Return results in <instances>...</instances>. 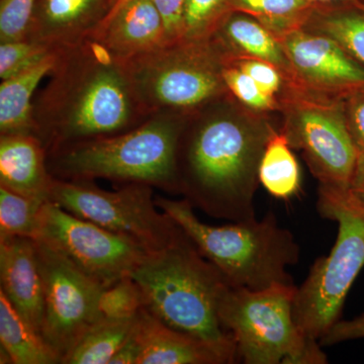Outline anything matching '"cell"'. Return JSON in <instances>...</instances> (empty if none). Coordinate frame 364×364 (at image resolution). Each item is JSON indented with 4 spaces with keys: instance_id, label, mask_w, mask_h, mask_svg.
<instances>
[{
    "instance_id": "3957f363",
    "label": "cell",
    "mask_w": 364,
    "mask_h": 364,
    "mask_svg": "<svg viewBox=\"0 0 364 364\" xmlns=\"http://www.w3.org/2000/svg\"><path fill=\"white\" fill-rule=\"evenodd\" d=\"M131 277L142 289L145 308L163 324L202 340L228 363L238 359L233 336L219 317L222 299L232 286L188 235L148 253Z\"/></svg>"
},
{
    "instance_id": "6da1fadb",
    "label": "cell",
    "mask_w": 364,
    "mask_h": 364,
    "mask_svg": "<svg viewBox=\"0 0 364 364\" xmlns=\"http://www.w3.org/2000/svg\"><path fill=\"white\" fill-rule=\"evenodd\" d=\"M273 130L231 95L189 116L177 145L178 195L210 217L255 219L258 169Z\"/></svg>"
},
{
    "instance_id": "484cf974",
    "label": "cell",
    "mask_w": 364,
    "mask_h": 364,
    "mask_svg": "<svg viewBox=\"0 0 364 364\" xmlns=\"http://www.w3.org/2000/svg\"><path fill=\"white\" fill-rule=\"evenodd\" d=\"M47 202L0 186V239L37 238L41 210Z\"/></svg>"
},
{
    "instance_id": "9a60e30c",
    "label": "cell",
    "mask_w": 364,
    "mask_h": 364,
    "mask_svg": "<svg viewBox=\"0 0 364 364\" xmlns=\"http://www.w3.org/2000/svg\"><path fill=\"white\" fill-rule=\"evenodd\" d=\"M0 291L41 334L44 320V286L33 239H0Z\"/></svg>"
},
{
    "instance_id": "ab89813d",
    "label": "cell",
    "mask_w": 364,
    "mask_h": 364,
    "mask_svg": "<svg viewBox=\"0 0 364 364\" xmlns=\"http://www.w3.org/2000/svg\"><path fill=\"white\" fill-rule=\"evenodd\" d=\"M353 2L359 7V9H361V11H364V0H355V1Z\"/></svg>"
},
{
    "instance_id": "cb8c5ba5",
    "label": "cell",
    "mask_w": 364,
    "mask_h": 364,
    "mask_svg": "<svg viewBox=\"0 0 364 364\" xmlns=\"http://www.w3.org/2000/svg\"><path fill=\"white\" fill-rule=\"evenodd\" d=\"M136 316L128 318H100L74 345L62 364L111 363L133 329Z\"/></svg>"
},
{
    "instance_id": "603a6c76",
    "label": "cell",
    "mask_w": 364,
    "mask_h": 364,
    "mask_svg": "<svg viewBox=\"0 0 364 364\" xmlns=\"http://www.w3.org/2000/svg\"><path fill=\"white\" fill-rule=\"evenodd\" d=\"M258 178L279 200H289L299 193L301 170L284 132L272 131L261 157Z\"/></svg>"
},
{
    "instance_id": "f35d334b",
    "label": "cell",
    "mask_w": 364,
    "mask_h": 364,
    "mask_svg": "<svg viewBox=\"0 0 364 364\" xmlns=\"http://www.w3.org/2000/svg\"><path fill=\"white\" fill-rule=\"evenodd\" d=\"M128 1H129V0H117L116 6L114 7V9H112V13L109 14V16H112V14H114V11H117V9H119V7L123 6L124 4H126V2H128ZM109 16H107V18H109Z\"/></svg>"
},
{
    "instance_id": "9c48e42d",
    "label": "cell",
    "mask_w": 364,
    "mask_h": 364,
    "mask_svg": "<svg viewBox=\"0 0 364 364\" xmlns=\"http://www.w3.org/2000/svg\"><path fill=\"white\" fill-rule=\"evenodd\" d=\"M153 189L148 184L126 183L109 191L98 188L93 181L54 178L50 202L138 242L151 253L169 247L186 236L183 229L157 207Z\"/></svg>"
},
{
    "instance_id": "7402d4cb",
    "label": "cell",
    "mask_w": 364,
    "mask_h": 364,
    "mask_svg": "<svg viewBox=\"0 0 364 364\" xmlns=\"http://www.w3.org/2000/svg\"><path fill=\"white\" fill-rule=\"evenodd\" d=\"M303 26L334 41L364 66V11L353 1L318 4Z\"/></svg>"
},
{
    "instance_id": "d4e9b609",
    "label": "cell",
    "mask_w": 364,
    "mask_h": 364,
    "mask_svg": "<svg viewBox=\"0 0 364 364\" xmlns=\"http://www.w3.org/2000/svg\"><path fill=\"white\" fill-rule=\"evenodd\" d=\"M317 6L310 0H234L235 13L255 18L274 36L305 25Z\"/></svg>"
},
{
    "instance_id": "4dcf8cb0",
    "label": "cell",
    "mask_w": 364,
    "mask_h": 364,
    "mask_svg": "<svg viewBox=\"0 0 364 364\" xmlns=\"http://www.w3.org/2000/svg\"><path fill=\"white\" fill-rule=\"evenodd\" d=\"M36 0H0V42L26 39Z\"/></svg>"
},
{
    "instance_id": "7a4b0ae2",
    "label": "cell",
    "mask_w": 364,
    "mask_h": 364,
    "mask_svg": "<svg viewBox=\"0 0 364 364\" xmlns=\"http://www.w3.org/2000/svg\"><path fill=\"white\" fill-rule=\"evenodd\" d=\"M49 76L33 100L47 153L130 131L153 114L136 97L124 62L95 38L60 51Z\"/></svg>"
},
{
    "instance_id": "5b68a950",
    "label": "cell",
    "mask_w": 364,
    "mask_h": 364,
    "mask_svg": "<svg viewBox=\"0 0 364 364\" xmlns=\"http://www.w3.org/2000/svg\"><path fill=\"white\" fill-rule=\"evenodd\" d=\"M155 202L232 287L259 291L275 284H294L287 269L299 262V247L294 235L279 226L273 213L261 220L210 226L198 220L195 208L186 198L156 196Z\"/></svg>"
},
{
    "instance_id": "74e56055",
    "label": "cell",
    "mask_w": 364,
    "mask_h": 364,
    "mask_svg": "<svg viewBox=\"0 0 364 364\" xmlns=\"http://www.w3.org/2000/svg\"><path fill=\"white\" fill-rule=\"evenodd\" d=\"M315 4H342V2H352L355 0H310Z\"/></svg>"
},
{
    "instance_id": "d590c367",
    "label": "cell",
    "mask_w": 364,
    "mask_h": 364,
    "mask_svg": "<svg viewBox=\"0 0 364 364\" xmlns=\"http://www.w3.org/2000/svg\"><path fill=\"white\" fill-rule=\"evenodd\" d=\"M142 343H141L140 334H139L138 316L133 329L114 354L109 364H139Z\"/></svg>"
},
{
    "instance_id": "e575fe53",
    "label": "cell",
    "mask_w": 364,
    "mask_h": 364,
    "mask_svg": "<svg viewBox=\"0 0 364 364\" xmlns=\"http://www.w3.org/2000/svg\"><path fill=\"white\" fill-rule=\"evenodd\" d=\"M364 338V314L351 320H339L332 326L318 343L321 346H331L341 342Z\"/></svg>"
},
{
    "instance_id": "1f68e13d",
    "label": "cell",
    "mask_w": 364,
    "mask_h": 364,
    "mask_svg": "<svg viewBox=\"0 0 364 364\" xmlns=\"http://www.w3.org/2000/svg\"><path fill=\"white\" fill-rule=\"evenodd\" d=\"M227 62L234 64L242 71L245 72L257 83L261 90L268 95L279 97L286 86V79L282 72L272 64L263 60L239 57V58H230Z\"/></svg>"
},
{
    "instance_id": "30bf717a",
    "label": "cell",
    "mask_w": 364,
    "mask_h": 364,
    "mask_svg": "<svg viewBox=\"0 0 364 364\" xmlns=\"http://www.w3.org/2000/svg\"><path fill=\"white\" fill-rule=\"evenodd\" d=\"M282 131L293 149L303 152L320 186L350 188L358 150L347 128L344 100L286 86L279 95Z\"/></svg>"
},
{
    "instance_id": "52a82bcc",
    "label": "cell",
    "mask_w": 364,
    "mask_h": 364,
    "mask_svg": "<svg viewBox=\"0 0 364 364\" xmlns=\"http://www.w3.org/2000/svg\"><path fill=\"white\" fill-rule=\"evenodd\" d=\"M227 60L210 38L176 41L123 62L136 97L150 114L191 116L230 97L223 76Z\"/></svg>"
},
{
    "instance_id": "277c9868",
    "label": "cell",
    "mask_w": 364,
    "mask_h": 364,
    "mask_svg": "<svg viewBox=\"0 0 364 364\" xmlns=\"http://www.w3.org/2000/svg\"><path fill=\"white\" fill-rule=\"evenodd\" d=\"M188 117L158 112L130 131L64 146L47 153L48 168L62 181L104 178L178 195L177 145Z\"/></svg>"
},
{
    "instance_id": "8992f818",
    "label": "cell",
    "mask_w": 364,
    "mask_h": 364,
    "mask_svg": "<svg viewBox=\"0 0 364 364\" xmlns=\"http://www.w3.org/2000/svg\"><path fill=\"white\" fill-rule=\"evenodd\" d=\"M318 212L338 224L336 242L318 258L294 299V318L308 338L320 339L340 320L345 299L364 267V198L351 188L320 186Z\"/></svg>"
},
{
    "instance_id": "5bb4252c",
    "label": "cell",
    "mask_w": 364,
    "mask_h": 364,
    "mask_svg": "<svg viewBox=\"0 0 364 364\" xmlns=\"http://www.w3.org/2000/svg\"><path fill=\"white\" fill-rule=\"evenodd\" d=\"M117 0H36L26 39L54 51L90 39L116 6Z\"/></svg>"
},
{
    "instance_id": "f1b7e54d",
    "label": "cell",
    "mask_w": 364,
    "mask_h": 364,
    "mask_svg": "<svg viewBox=\"0 0 364 364\" xmlns=\"http://www.w3.org/2000/svg\"><path fill=\"white\" fill-rule=\"evenodd\" d=\"M228 91L242 107L256 114L280 111L279 97L264 92L245 72L226 62L223 71Z\"/></svg>"
},
{
    "instance_id": "8d00e7d4",
    "label": "cell",
    "mask_w": 364,
    "mask_h": 364,
    "mask_svg": "<svg viewBox=\"0 0 364 364\" xmlns=\"http://www.w3.org/2000/svg\"><path fill=\"white\" fill-rule=\"evenodd\" d=\"M350 188L364 198V153H359L355 171L352 177Z\"/></svg>"
},
{
    "instance_id": "ba28073f",
    "label": "cell",
    "mask_w": 364,
    "mask_h": 364,
    "mask_svg": "<svg viewBox=\"0 0 364 364\" xmlns=\"http://www.w3.org/2000/svg\"><path fill=\"white\" fill-rule=\"evenodd\" d=\"M294 284L252 291L231 287L219 309L233 336L237 358L246 364H324L321 344L306 337L294 318Z\"/></svg>"
},
{
    "instance_id": "83f0119b",
    "label": "cell",
    "mask_w": 364,
    "mask_h": 364,
    "mask_svg": "<svg viewBox=\"0 0 364 364\" xmlns=\"http://www.w3.org/2000/svg\"><path fill=\"white\" fill-rule=\"evenodd\" d=\"M143 308H145V299L142 289L131 275L105 287L98 301L102 318H133Z\"/></svg>"
},
{
    "instance_id": "d6a6232c",
    "label": "cell",
    "mask_w": 364,
    "mask_h": 364,
    "mask_svg": "<svg viewBox=\"0 0 364 364\" xmlns=\"http://www.w3.org/2000/svg\"><path fill=\"white\" fill-rule=\"evenodd\" d=\"M347 128L359 153H364V90L344 100Z\"/></svg>"
},
{
    "instance_id": "d6986e66",
    "label": "cell",
    "mask_w": 364,
    "mask_h": 364,
    "mask_svg": "<svg viewBox=\"0 0 364 364\" xmlns=\"http://www.w3.org/2000/svg\"><path fill=\"white\" fill-rule=\"evenodd\" d=\"M229 58L249 57L277 67L286 85L291 82V68L286 53L274 35L247 14L233 13L213 35Z\"/></svg>"
},
{
    "instance_id": "e0dca14e",
    "label": "cell",
    "mask_w": 364,
    "mask_h": 364,
    "mask_svg": "<svg viewBox=\"0 0 364 364\" xmlns=\"http://www.w3.org/2000/svg\"><path fill=\"white\" fill-rule=\"evenodd\" d=\"M53 176L47 150L38 136L0 135V186L30 198L50 200Z\"/></svg>"
},
{
    "instance_id": "44dd1931",
    "label": "cell",
    "mask_w": 364,
    "mask_h": 364,
    "mask_svg": "<svg viewBox=\"0 0 364 364\" xmlns=\"http://www.w3.org/2000/svg\"><path fill=\"white\" fill-rule=\"evenodd\" d=\"M0 344L1 363H62L58 353L44 337L21 317L0 291Z\"/></svg>"
},
{
    "instance_id": "2e32d148",
    "label": "cell",
    "mask_w": 364,
    "mask_h": 364,
    "mask_svg": "<svg viewBox=\"0 0 364 364\" xmlns=\"http://www.w3.org/2000/svg\"><path fill=\"white\" fill-rule=\"evenodd\" d=\"M91 38L121 61L166 44L164 23L153 0H129Z\"/></svg>"
},
{
    "instance_id": "ffe728a7",
    "label": "cell",
    "mask_w": 364,
    "mask_h": 364,
    "mask_svg": "<svg viewBox=\"0 0 364 364\" xmlns=\"http://www.w3.org/2000/svg\"><path fill=\"white\" fill-rule=\"evenodd\" d=\"M58 53L13 77L1 80L0 135L38 136L33 117L35 91L42 79L54 69Z\"/></svg>"
},
{
    "instance_id": "4316f807",
    "label": "cell",
    "mask_w": 364,
    "mask_h": 364,
    "mask_svg": "<svg viewBox=\"0 0 364 364\" xmlns=\"http://www.w3.org/2000/svg\"><path fill=\"white\" fill-rule=\"evenodd\" d=\"M234 11V0H186L181 40H208Z\"/></svg>"
},
{
    "instance_id": "4fadbf2b",
    "label": "cell",
    "mask_w": 364,
    "mask_h": 364,
    "mask_svg": "<svg viewBox=\"0 0 364 364\" xmlns=\"http://www.w3.org/2000/svg\"><path fill=\"white\" fill-rule=\"evenodd\" d=\"M286 53L294 86L333 100L364 90V66L324 35L296 26L275 36Z\"/></svg>"
},
{
    "instance_id": "f546056e",
    "label": "cell",
    "mask_w": 364,
    "mask_h": 364,
    "mask_svg": "<svg viewBox=\"0 0 364 364\" xmlns=\"http://www.w3.org/2000/svg\"><path fill=\"white\" fill-rule=\"evenodd\" d=\"M0 78L6 80L56 54L51 48L30 39L0 42Z\"/></svg>"
},
{
    "instance_id": "ac0fdd59",
    "label": "cell",
    "mask_w": 364,
    "mask_h": 364,
    "mask_svg": "<svg viewBox=\"0 0 364 364\" xmlns=\"http://www.w3.org/2000/svg\"><path fill=\"white\" fill-rule=\"evenodd\" d=\"M142 352L139 364H226L220 352L202 340L172 329L146 308L138 314Z\"/></svg>"
},
{
    "instance_id": "8fae6325",
    "label": "cell",
    "mask_w": 364,
    "mask_h": 364,
    "mask_svg": "<svg viewBox=\"0 0 364 364\" xmlns=\"http://www.w3.org/2000/svg\"><path fill=\"white\" fill-rule=\"evenodd\" d=\"M35 240L44 242L105 287L131 275L150 253L138 242L81 219L50 200L41 210Z\"/></svg>"
},
{
    "instance_id": "836d02e7",
    "label": "cell",
    "mask_w": 364,
    "mask_h": 364,
    "mask_svg": "<svg viewBox=\"0 0 364 364\" xmlns=\"http://www.w3.org/2000/svg\"><path fill=\"white\" fill-rule=\"evenodd\" d=\"M161 14L166 44L181 40V18L186 0H153Z\"/></svg>"
},
{
    "instance_id": "7c38bea8",
    "label": "cell",
    "mask_w": 364,
    "mask_h": 364,
    "mask_svg": "<svg viewBox=\"0 0 364 364\" xmlns=\"http://www.w3.org/2000/svg\"><path fill=\"white\" fill-rule=\"evenodd\" d=\"M35 242L44 286L41 334L63 361L82 335L102 318L98 301L105 287L44 242Z\"/></svg>"
}]
</instances>
